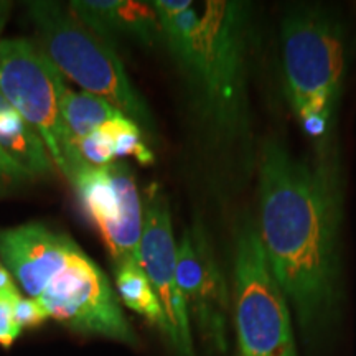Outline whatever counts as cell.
Segmentation results:
<instances>
[{"label":"cell","mask_w":356,"mask_h":356,"mask_svg":"<svg viewBox=\"0 0 356 356\" xmlns=\"http://www.w3.org/2000/svg\"><path fill=\"white\" fill-rule=\"evenodd\" d=\"M261 243L310 353L343 315V173L340 157L293 155L269 137L257 159Z\"/></svg>","instance_id":"cell-1"},{"label":"cell","mask_w":356,"mask_h":356,"mask_svg":"<svg viewBox=\"0 0 356 356\" xmlns=\"http://www.w3.org/2000/svg\"><path fill=\"white\" fill-rule=\"evenodd\" d=\"M163 43L184 79L200 126L220 145L251 137L249 73L254 43L252 6L236 0L193 2L160 17Z\"/></svg>","instance_id":"cell-2"},{"label":"cell","mask_w":356,"mask_h":356,"mask_svg":"<svg viewBox=\"0 0 356 356\" xmlns=\"http://www.w3.org/2000/svg\"><path fill=\"white\" fill-rule=\"evenodd\" d=\"M282 86L315 157H340L337 119L350 61V32L322 3H296L279 26Z\"/></svg>","instance_id":"cell-3"},{"label":"cell","mask_w":356,"mask_h":356,"mask_svg":"<svg viewBox=\"0 0 356 356\" xmlns=\"http://www.w3.org/2000/svg\"><path fill=\"white\" fill-rule=\"evenodd\" d=\"M26 12L42 50L63 76L83 91L111 102L144 134L155 136L152 111L134 86L113 44L92 33L70 7L58 2L35 0L26 3Z\"/></svg>","instance_id":"cell-4"},{"label":"cell","mask_w":356,"mask_h":356,"mask_svg":"<svg viewBox=\"0 0 356 356\" xmlns=\"http://www.w3.org/2000/svg\"><path fill=\"white\" fill-rule=\"evenodd\" d=\"M231 317L234 356H300L291 305L270 270L252 216L243 218L234 233Z\"/></svg>","instance_id":"cell-5"},{"label":"cell","mask_w":356,"mask_h":356,"mask_svg":"<svg viewBox=\"0 0 356 356\" xmlns=\"http://www.w3.org/2000/svg\"><path fill=\"white\" fill-rule=\"evenodd\" d=\"M55 66L26 38L0 40V92L29 126H32L55 167L71 180L88 165L61 121L55 89Z\"/></svg>","instance_id":"cell-6"},{"label":"cell","mask_w":356,"mask_h":356,"mask_svg":"<svg viewBox=\"0 0 356 356\" xmlns=\"http://www.w3.org/2000/svg\"><path fill=\"white\" fill-rule=\"evenodd\" d=\"M70 181L114 266L139 262L144 202L127 163L113 162L106 167L88 163Z\"/></svg>","instance_id":"cell-7"},{"label":"cell","mask_w":356,"mask_h":356,"mask_svg":"<svg viewBox=\"0 0 356 356\" xmlns=\"http://www.w3.org/2000/svg\"><path fill=\"white\" fill-rule=\"evenodd\" d=\"M37 300L48 318L73 332L104 337L131 346L139 343L109 279L84 252L70 262Z\"/></svg>","instance_id":"cell-8"},{"label":"cell","mask_w":356,"mask_h":356,"mask_svg":"<svg viewBox=\"0 0 356 356\" xmlns=\"http://www.w3.org/2000/svg\"><path fill=\"white\" fill-rule=\"evenodd\" d=\"M177 282L190 322L210 356L229 350L231 286L226 280L207 229L198 220L177 243Z\"/></svg>","instance_id":"cell-9"},{"label":"cell","mask_w":356,"mask_h":356,"mask_svg":"<svg viewBox=\"0 0 356 356\" xmlns=\"http://www.w3.org/2000/svg\"><path fill=\"white\" fill-rule=\"evenodd\" d=\"M139 264L152 284L168 325L167 341L175 356H195L188 310L177 282V241L170 204L159 184L147 188Z\"/></svg>","instance_id":"cell-10"},{"label":"cell","mask_w":356,"mask_h":356,"mask_svg":"<svg viewBox=\"0 0 356 356\" xmlns=\"http://www.w3.org/2000/svg\"><path fill=\"white\" fill-rule=\"evenodd\" d=\"M81 248L70 234L40 221L0 231V259L30 299H40Z\"/></svg>","instance_id":"cell-11"},{"label":"cell","mask_w":356,"mask_h":356,"mask_svg":"<svg viewBox=\"0 0 356 356\" xmlns=\"http://www.w3.org/2000/svg\"><path fill=\"white\" fill-rule=\"evenodd\" d=\"M70 10L109 44L132 40L142 47L163 43V30L152 2L139 0H73Z\"/></svg>","instance_id":"cell-12"},{"label":"cell","mask_w":356,"mask_h":356,"mask_svg":"<svg viewBox=\"0 0 356 356\" xmlns=\"http://www.w3.org/2000/svg\"><path fill=\"white\" fill-rule=\"evenodd\" d=\"M53 79H55L58 109H60L61 121L68 129L74 144H78L79 140L97 131L104 124L124 115L121 111L99 96H95L86 91L76 92L70 89L65 84V76L56 68L55 73H53Z\"/></svg>","instance_id":"cell-13"},{"label":"cell","mask_w":356,"mask_h":356,"mask_svg":"<svg viewBox=\"0 0 356 356\" xmlns=\"http://www.w3.org/2000/svg\"><path fill=\"white\" fill-rule=\"evenodd\" d=\"M0 147L35 178L50 175L55 167L42 137L12 108L2 92H0Z\"/></svg>","instance_id":"cell-14"},{"label":"cell","mask_w":356,"mask_h":356,"mask_svg":"<svg viewBox=\"0 0 356 356\" xmlns=\"http://www.w3.org/2000/svg\"><path fill=\"white\" fill-rule=\"evenodd\" d=\"M115 289L122 304L154 325L163 337H168V325L162 305L139 262L115 266Z\"/></svg>","instance_id":"cell-15"},{"label":"cell","mask_w":356,"mask_h":356,"mask_svg":"<svg viewBox=\"0 0 356 356\" xmlns=\"http://www.w3.org/2000/svg\"><path fill=\"white\" fill-rule=\"evenodd\" d=\"M113 144L114 157H134L142 165H152L155 155L144 142V132L127 115L104 124Z\"/></svg>","instance_id":"cell-16"},{"label":"cell","mask_w":356,"mask_h":356,"mask_svg":"<svg viewBox=\"0 0 356 356\" xmlns=\"http://www.w3.org/2000/svg\"><path fill=\"white\" fill-rule=\"evenodd\" d=\"M78 150L84 159V162L89 163L91 167H106L114 162L113 144H111V137L104 126L97 129L83 140H79Z\"/></svg>","instance_id":"cell-17"},{"label":"cell","mask_w":356,"mask_h":356,"mask_svg":"<svg viewBox=\"0 0 356 356\" xmlns=\"http://www.w3.org/2000/svg\"><path fill=\"white\" fill-rule=\"evenodd\" d=\"M33 175L22 167L15 159H12L6 150L0 147V193L22 188L33 180Z\"/></svg>","instance_id":"cell-18"},{"label":"cell","mask_w":356,"mask_h":356,"mask_svg":"<svg viewBox=\"0 0 356 356\" xmlns=\"http://www.w3.org/2000/svg\"><path fill=\"white\" fill-rule=\"evenodd\" d=\"M13 305V317H15L17 323L20 328H35L44 323L48 318L47 312L42 307V304L37 299H25V297L19 296L12 302Z\"/></svg>","instance_id":"cell-19"},{"label":"cell","mask_w":356,"mask_h":356,"mask_svg":"<svg viewBox=\"0 0 356 356\" xmlns=\"http://www.w3.org/2000/svg\"><path fill=\"white\" fill-rule=\"evenodd\" d=\"M15 299H0V346L8 350L20 337V325L13 317V305Z\"/></svg>","instance_id":"cell-20"},{"label":"cell","mask_w":356,"mask_h":356,"mask_svg":"<svg viewBox=\"0 0 356 356\" xmlns=\"http://www.w3.org/2000/svg\"><path fill=\"white\" fill-rule=\"evenodd\" d=\"M20 296L15 286V279L8 273L6 266L0 262V299H17Z\"/></svg>","instance_id":"cell-21"},{"label":"cell","mask_w":356,"mask_h":356,"mask_svg":"<svg viewBox=\"0 0 356 356\" xmlns=\"http://www.w3.org/2000/svg\"><path fill=\"white\" fill-rule=\"evenodd\" d=\"M10 10H12V3L6 2V0H0V35H2L3 29H6Z\"/></svg>","instance_id":"cell-22"}]
</instances>
